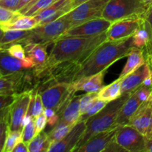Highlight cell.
Here are the masks:
<instances>
[{"label": "cell", "instance_id": "6da1fadb", "mask_svg": "<svg viewBox=\"0 0 152 152\" xmlns=\"http://www.w3.org/2000/svg\"><path fill=\"white\" fill-rule=\"evenodd\" d=\"M133 47L132 37L116 41L107 40L98 46L86 61L73 69L59 82L73 83L82 77L105 71L117 60L128 56Z\"/></svg>", "mask_w": 152, "mask_h": 152}, {"label": "cell", "instance_id": "7a4b0ae2", "mask_svg": "<svg viewBox=\"0 0 152 152\" xmlns=\"http://www.w3.org/2000/svg\"><path fill=\"white\" fill-rule=\"evenodd\" d=\"M129 96L130 94H122V96L116 100L108 102L106 106L97 114L88 119L86 132L74 152L77 151L78 148L83 146L94 135L118 126L116 124L117 115L120 108Z\"/></svg>", "mask_w": 152, "mask_h": 152}, {"label": "cell", "instance_id": "3957f363", "mask_svg": "<svg viewBox=\"0 0 152 152\" xmlns=\"http://www.w3.org/2000/svg\"><path fill=\"white\" fill-rule=\"evenodd\" d=\"M146 13L142 0H109L102 17L114 22L129 18H144Z\"/></svg>", "mask_w": 152, "mask_h": 152}, {"label": "cell", "instance_id": "277c9868", "mask_svg": "<svg viewBox=\"0 0 152 152\" xmlns=\"http://www.w3.org/2000/svg\"><path fill=\"white\" fill-rule=\"evenodd\" d=\"M71 24L63 16L45 25H37L30 30L29 35L22 43L27 44L51 45L59 38L68 29L71 28Z\"/></svg>", "mask_w": 152, "mask_h": 152}, {"label": "cell", "instance_id": "5b68a950", "mask_svg": "<svg viewBox=\"0 0 152 152\" xmlns=\"http://www.w3.org/2000/svg\"><path fill=\"white\" fill-rule=\"evenodd\" d=\"M76 92L72 83L59 82L50 85L40 94L45 108H52L59 115Z\"/></svg>", "mask_w": 152, "mask_h": 152}, {"label": "cell", "instance_id": "8992f818", "mask_svg": "<svg viewBox=\"0 0 152 152\" xmlns=\"http://www.w3.org/2000/svg\"><path fill=\"white\" fill-rule=\"evenodd\" d=\"M108 1L109 0H88L62 16L70 22L72 28L91 19L102 17V12Z\"/></svg>", "mask_w": 152, "mask_h": 152}, {"label": "cell", "instance_id": "52a82bcc", "mask_svg": "<svg viewBox=\"0 0 152 152\" xmlns=\"http://www.w3.org/2000/svg\"><path fill=\"white\" fill-rule=\"evenodd\" d=\"M115 140L126 151L145 152V136L131 125L119 126Z\"/></svg>", "mask_w": 152, "mask_h": 152}, {"label": "cell", "instance_id": "ba28073f", "mask_svg": "<svg viewBox=\"0 0 152 152\" xmlns=\"http://www.w3.org/2000/svg\"><path fill=\"white\" fill-rule=\"evenodd\" d=\"M32 94L33 91H26L17 94L9 112V130L22 132V121L28 112Z\"/></svg>", "mask_w": 152, "mask_h": 152}, {"label": "cell", "instance_id": "9c48e42d", "mask_svg": "<svg viewBox=\"0 0 152 152\" xmlns=\"http://www.w3.org/2000/svg\"><path fill=\"white\" fill-rule=\"evenodd\" d=\"M112 22L102 17L91 19L67 30L59 39L66 37H88L98 36L106 32Z\"/></svg>", "mask_w": 152, "mask_h": 152}, {"label": "cell", "instance_id": "30bf717a", "mask_svg": "<svg viewBox=\"0 0 152 152\" xmlns=\"http://www.w3.org/2000/svg\"><path fill=\"white\" fill-rule=\"evenodd\" d=\"M86 126L87 120H79L61 140L50 145L48 152L75 151L77 145L86 132Z\"/></svg>", "mask_w": 152, "mask_h": 152}, {"label": "cell", "instance_id": "8fae6325", "mask_svg": "<svg viewBox=\"0 0 152 152\" xmlns=\"http://www.w3.org/2000/svg\"><path fill=\"white\" fill-rule=\"evenodd\" d=\"M142 18H129L112 22L107 31V40L116 41L132 37L140 28Z\"/></svg>", "mask_w": 152, "mask_h": 152}, {"label": "cell", "instance_id": "7c38bea8", "mask_svg": "<svg viewBox=\"0 0 152 152\" xmlns=\"http://www.w3.org/2000/svg\"><path fill=\"white\" fill-rule=\"evenodd\" d=\"M129 125L133 126L145 137L152 132V99L142 102L129 120Z\"/></svg>", "mask_w": 152, "mask_h": 152}, {"label": "cell", "instance_id": "4fadbf2b", "mask_svg": "<svg viewBox=\"0 0 152 152\" xmlns=\"http://www.w3.org/2000/svg\"><path fill=\"white\" fill-rule=\"evenodd\" d=\"M118 126L100 132L92 137L76 152H105L108 145L115 138Z\"/></svg>", "mask_w": 152, "mask_h": 152}, {"label": "cell", "instance_id": "5bb4252c", "mask_svg": "<svg viewBox=\"0 0 152 152\" xmlns=\"http://www.w3.org/2000/svg\"><path fill=\"white\" fill-rule=\"evenodd\" d=\"M33 68L34 64L30 58L21 60L10 55L7 50H0V76L21 72Z\"/></svg>", "mask_w": 152, "mask_h": 152}, {"label": "cell", "instance_id": "9a60e30c", "mask_svg": "<svg viewBox=\"0 0 152 152\" xmlns=\"http://www.w3.org/2000/svg\"><path fill=\"white\" fill-rule=\"evenodd\" d=\"M70 3L71 0H57L33 17L35 18L38 25L53 22L71 11Z\"/></svg>", "mask_w": 152, "mask_h": 152}, {"label": "cell", "instance_id": "2e32d148", "mask_svg": "<svg viewBox=\"0 0 152 152\" xmlns=\"http://www.w3.org/2000/svg\"><path fill=\"white\" fill-rule=\"evenodd\" d=\"M152 72L147 62L142 66L121 79L122 94H131L142 85L144 80Z\"/></svg>", "mask_w": 152, "mask_h": 152}, {"label": "cell", "instance_id": "e0dca14e", "mask_svg": "<svg viewBox=\"0 0 152 152\" xmlns=\"http://www.w3.org/2000/svg\"><path fill=\"white\" fill-rule=\"evenodd\" d=\"M26 56L31 59L34 64V74L36 77L44 71L47 64L48 54L46 50L48 45L27 44L23 45Z\"/></svg>", "mask_w": 152, "mask_h": 152}, {"label": "cell", "instance_id": "ac0fdd59", "mask_svg": "<svg viewBox=\"0 0 152 152\" xmlns=\"http://www.w3.org/2000/svg\"><path fill=\"white\" fill-rule=\"evenodd\" d=\"M105 71L106 70L94 75L79 79L78 80L72 83L74 89L76 91H83L86 93L98 92L103 87V80Z\"/></svg>", "mask_w": 152, "mask_h": 152}, {"label": "cell", "instance_id": "d6986e66", "mask_svg": "<svg viewBox=\"0 0 152 152\" xmlns=\"http://www.w3.org/2000/svg\"><path fill=\"white\" fill-rule=\"evenodd\" d=\"M24 71L5 76H0V96L17 94L18 91L23 84Z\"/></svg>", "mask_w": 152, "mask_h": 152}, {"label": "cell", "instance_id": "ffe728a7", "mask_svg": "<svg viewBox=\"0 0 152 152\" xmlns=\"http://www.w3.org/2000/svg\"><path fill=\"white\" fill-rule=\"evenodd\" d=\"M82 95H74L69 102L65 105L63 110L59 114V121L74 126L80 118V99Z\"/></svg>", "mask_w": 152, "mask_h": 152}, {"label": "cell", "instance_id": "44dd1931", "mask_svg": "<svg viewBox=\"0 0 152 152\" xmlns=\"http://www.w3.org/2000/svg\"><path fill=\"white\" fill-rule=\"evenodd\" d=\"M142 103V102L138 98L136 91L131 94L119 111L116 120V124L118 126L129 124L131 117L136 112Z\"/></svg>", "mask_w": 152, "mask_h": 152}, {"label": "cell", "instance_id": "7402d4cb", "mask_svg": "<svg viewBox=\"0 0 152 152\" xmlns=\"http://www.w3.org/2000/svg\"><path fill=\"white\" fill-rule=\"evenodd\" d=\"M128 59L126 65L123 68V71L120 73L119 78L122 79L126 77L129 74H132L137 68L142 66L144 63H145V58L144 55L143 49L139 48L134 46L131 50L130 53L128 55Z\"/></svg>", "mask_w": 152, "mask_h": 152}, {"label": "cell", "instance_id": "603a6c76", "mask_svg": "<svg viewBox=\"0 0 152 152\" xmlns=\"http://www.w3.org/2000/svg\"><path fill=\"white\" fill-rule=\"evenodd\" d=\"M29 33L30 30H7L3 31L0 38V50H7L10 45L16 43L22 44L29 35Z\"/></svg>", "mask_w": 152, "mask_h": 152}, {"label": "cell", "instance_id": "cb8c5ba5", "mask_svg": "<svg viewBox=\"0 0 152 152\" xmlns=\"http://www.w3.org/2000/svg\"><path fill=\"white\" fill-rule=\"evenodd\" d=\"M152 40V32L149 25L145 18L135 34L132 36V42L134 47L143 49L148 42Z\"/></svg>", "mask_w": 152, "mask_h": 152}, {"label": "cell", "instance_id": "d4e9b609", "mask_svg": "<svg viewBox=\"0 0 152 152\" xmlns=\"http://www.w3.org/2000/svg\"><path fill=\"white\" fill-rule=\"evenodd\" d=\"M38 25L37 20L33 16H28L19 14L16 19L7 25H1L0 28L3 31L7 30H24L29 31Z\"/></svg>", "mask_w": 152, "mask_h": 152}, {"label": "cell", "instance_id": "484cf974", "mask_svg": "<svg viewBox=\"0 0 152 152\" xmlns=\"http://www.w3.org/2000/svg\"><path fill=\"white\" fill-rule=\"evenodd\" d=\"M121 79L118 78L111 84L103 86L98 91V98L102 100L110 102L116 100L122 96L121 93Z\"/></svg>", "mask_w": 152, "mask_h": 152}, {"label": "cell", "instance_id": "4316f807", "mask_svg": "<svg viewBox=\"0 0 152 152\" xmlns=\"http://www.w3.org/2000/svg\"><path fill=\"white\" fill-rule=\"evenodd\" d=\"M51 145V141L48 137V133L40 132L36 135L32 140L28 143V152H47Z\"/></svg>", "mask_w": 152, "mask_h": 152}, {"label": "cell", "instance_id": "83f0119b", "mask_svg": "<svg viewBox=\"0 0 152 152\" xmlns=\"http://www.w3.org/2000/svg\"><path fill=\"white\" fill-rule=\"evenodd\" d=\"M72 127V126L58 121V123L53 126V129L48 133L49 139L51 141V144L61 140L69 132Z\"/></svg>", "mask_w": 152, "mask_h": 152}, {"label": "cell", "instance_id": "f1b7e54d", "mask_svg": "<svg viewBox=\"0 0 152 152\" xmlns=\"http://www.w3.org/2000/svg\"><path fill=\"white\" fill-rule=\"evenodd\" d=\"M44 109L45 107L40 93H39V91H33L32 99L30 104L28 114L31 115L33 118H36L40 114H43Z\"/></svg>", "mask_w": 152, "mask_h": 152}, {"label": "cell", "instance_id": "f546056e", "mask_svg": "<svg viewBox=\"0 0 152 152\" xmlns=\"http://www.w3.org/2000/svg\"><path fill=\"white\" fill-rule=\"evenodd\" d=\"M17 94L10 96H0V123L8 121L10 106L14 102Z\"/></svg>", "mask_w": 152, "mask_h": 152}, {"label": "cell", "instance_id": "4dcf8cb0", "mask_svg": "<svg viewBox=\"0 0 152 152\" xmlns=\"http://www.w3.org/2000/svg\"><path fill=\"white\" fill-rule=\"evenodd\" d=\"M22 140V132L7 130L3 152H12L16 144Z\"/></svg>", "mask_w": 152, "mask_h": 152}, {"label": "cell", "instance_id": "1f68e13d", "mask_svg": "<svg viewBox=\"0 0 152 152\" xmlns=\"http://www.w3.org/2000/svg\"><path fill=\"white\" fill-rule=\"evenodd\" d=\"M108 103V102H107L106 101L102 100V99L97 98V99L94 102V103L92 104L91 106L89 108V109L88 110L87 112H86L84 114H82V115L80 116V120H87L88 119L90 118L91 117H92V116L95 115V114H97L98 112H99L102 108H104L106 106V105Z\"/></svg>", "mask_w": 152, "mask_h": 152}, {"label": "cell", "instance_id": "d6a6232c", "mask_svg": "<svg viewBox=\"0 0 152 152\" xmlns=\"http://www.w3.org/2000/svg\"><path fill=\"white\" fill-rule=\"evenodd\" d=\"M98 98V92H91L86 93V94L82 95L80 99V114H84L87 112L92 104ZM80 115V116H81Z\"/></svg>", "mask_w": 152, "mask_h": 152}, {"label": "cell", "instance_id": "836d02e7", "mask_svg": "<svg viewBox=\"0 0 152 152\" xmlns=\"http://www.w3.org/2000/svg\"><path fill=\"white\" fill-rule=\"evenodd\" d=\"M57 0H39L37 1L32 7L28 9V11L25 13V16H34L38 14L39 12L45 9L46 7H48L49 5L53 3Z\"/></svg>", "mask_w": 152, "mask_h": 152}, {"label": "cell", "instance_id": "e575fe53", "mask_svg": "<svg viewBox=\"0 0 152 152\" xmlns=\"http://www.w3.org/2000/svg\"><path fill=\"white\" fill-rule=\"evenodd\" d=\"M37 135L36 134V128L34 120L33 119L29 123L25 126L22 130V140L28 145L30 142L33 140V138Z\"/></svg>", "mask_w": 152, "mask_h": 152}, {"label": "cell", "instance_id": "d590c367", "mask_svg": "<svg viewBox=\"0 0 152 152\" xmlns=\"http://www.w3.org/2000/svg\"><path fill=\"white\" fill-rule=\"evenodd\" d=\"M20 13L18 12L13 11L0 6V26L9 24Z\"/></svg>", "mask_w": 152, "mask_h": 152}, {"label": "cell", "instance_id": "8d00e7d4", "mask_svg": "<svg viewBox=\"0 0 152 152\" xmlns=\"http://www.w3.org/2000/svg\"><path fill=\"white\" fill-rule=\"evenodd\" d=\"M6 50H7L10 55L21 60H26L28 59L25 48L23 45L21 43H16V44L12 45Z\"/></svg>", "mask_w": 152, "mask_h": 152}, {"label": "cell", "instance_id": "74e56055", "mask_svg": "<svg viewBox=\"0 0 152 152\" xmlns=\"http://www.w3.org/2000/svg\"><path fill=\"white\" fill-rule=\"evenodd\" d=\"M135 91H136L138 98L142 102H147L152 99V88L151 87L141 86Z\"/></svg>", "mask_w": 152, "mask_h": 152}, {"label": "cell", "instance_id": "f35d334b", "mask_svg": "<svg viewBox=\"0 0 152 152\" xmlns=\"http://www.w3.org/2000/svg\"><path fill=\"white\" fill-rule=\"evenodd\" d=\"M44 114L47 118V124L50 126H54L58 123L59 120V117L57 113L53 109L50 108H45Z\"/></svg>", "mask_w": 152, "mask_h": 152}, {"label": "cell", "instance_id": "ab89813d", "mask_svg": "<svg viewBox=\"0 0 152 152\" xmlns=\"http://www.w3.org/2000/svg\"><path fill=\"white\" fill-rule=\"evenodd\" d=\"M34 123H35L36 134H38L40 132H43L45 129V126L47 125V118L43 113L36 118H34Z\"/></svg>", "mask_w": 152, "mask_h": 152}, {"label": "cell", "instance_id": "60d3db41", "mask_svg": "<svg viewBox=\"0 0 152 152\" xmlns=\"http://www.w3.org/2000/svg\"><path fill=\"white\" fill-rule=\"evenodd\" d=\"M19 1L20 0H0V6L13 11L17 12Z\"/></svg>", "mask_w": 152, "mask_h": 152}, {"label": "cell", "instance_id": "b9f144b4", "mask_svg": "<svg viewBox=\"0 0 152 152\" xmlns=\"http://www.w3.org/2000/svg\"><path fill=\"white\" fill-rule=\"evenodd\" d=\"M145 61L148 63L152 71V40L149 42L143 48Z\"/></svg>", "mask_w": 152, "mask_h": 152}, {"label": "cell", "instance_id": "7bdbcfd3", "mask_svg": "<svg viewBox=\"0 0 152 152\" xmlns=\"http://www.w3.org/2000/svg\"><path fill=\"white\" fill-rule=\"evenodd\" d=\"M12 152H28V145L25 143L22 140L19 141L14 148L13 149Z\"/></svg>", "mask_w": 152, "mask_h": 152}, {"label": "cell", "instance_id": "ee69618b", "mask_svg": "<svg viewBox=\"0 0 152 152\" xmlns=\"http://www.w3.org/2000/svg\"><path fill=\"white\" fill-rule=\"evenodd\" d=\"M145 152H152V134L145 137Z\"/></svg>", "mask_w": 152, "mask_h": 152}, {"label": "cell", "instance_id": "f6af8a7d", "mask_svg": "<svg viewBox=\"0 0 152 152\" xmlns=\"http://www.w3.org/2000/svg\"><path fill=\"white\" fill-rule=\"evenodd\" d=\"M8 130V121H4L0 123V137L7 133Z\"/></svg>", "mask_w": 152, "mask_h": 152}, {"label": "cell", "instance_id": "bcb514c9", "mask_svg": "<svg viewBox=\"0 0 152 152\" xmlns=\"http://www.w3.org/2000/svg\"><path fill=\"white\" fill-rule=\"evenodd\" d=\"M37 1H39V0H31V1H30L28 4H27V5H25V7H22L21 10H19V11H18V13H19L20 14H22V15L25 14V13L28 11V9H29L31 7H32V6L34 5V4H35Z\"/></svg>", "mask_w": 152, "mask_h": 152}, {"label": "cell", "instance_id": "7dc6e473", "mask_svg": "<svg viewBox=\"0 0 152 152\" xmlns=\"http://www.w3.org/2000/svg\"><path fill=\"white\" fill-rule=\"evenodd\" d=\"M88 1V0H71V3H70V6H71V10L77 7V6L80 5L83 3L86 2V1Z\"/></svg>", "mask_w": 152, "mask_h": 152}, {"label": "cell", "instance_id": "c3c4849f", "mask_svg": "<svg viewBox=\"0 0 152 152\" xmlns=\"http://www.w3.org/2000/svg\"><path fill=\"white\" fill-rule=\"evenodd\" d=\"M144 18H145V19H146L147 22H148V25H149L150 28H151V32H152V8L151 9V10H149L148 12H147L146 14H145V17Z\"/></svg>", "mask_w": 152, "mask_h": 152}, {"label": "cell", "instance_id": "681fc988", "mask_svg": "<svg viewBox=\"0 0 152 152\" xmlns=\"http://www.w3.org/2000/svg\"><path fill=\"white\" fill-rule=\"evenodd\" d=\"M7 133H5L4 134H3L2 136L0 137V152H3L4 143H5V140H6V136H7Z\"/></svg>", "mask_w": 152, "mask_h": 152}, {"label": "cell", "instance_id": "f907efd6", "mask_svg": "<svg viewBox=\"0 0 152 152\" xmlns=\"http://www.w3.org/2000/svg\"><path fill=\"white\" fill-rule=\"evenodd\" d=\"M31 1V0H20V1H19V6H18L17 12L19 11V10H21L22 7H25V5H27V4H28V3H29Z\"/></svg>", "mask_w": 152, "mask_h": 152}, {"label": "cell", "instance_id": "816d5d0a", "mask_svg": "<svg viewBox=\"0 0 152 152\" xmlns=\"http://www.w3.org/2000/svg\"><path fill=\"white\" fill-rule=\"evenodd\" d=\"M145 7H146L147 12L152 8V0H142Z\"/></svg>", "mask_w": 152, "mask_h": 152}, {"label": "cell", "instance_id": "f5cc1de1", "mask_svg": "<svg viewBox=\"0 0 152 152\" xmlns=\"http://www.w3.org/2000/svg\"><path fill=\"white\" fill-rule=\"evenodd\" d=\"M2 34H3V31L2 30H1V28H0V38H1V35H2Z\"/></svg>", "mask_w": 152, "mask_h": 152}, {"label": "cell", "instance_id": "db71d44e", "mask_svg": "<svg viewBox=\"0 0 152 152\" xmlns=\"http://www.w3.org/2000/svg\"><path fill=\"white\" fill-rule=\"evenodd\" d=\"M151 134H152V132H151Z\"/></svg>", "mask_w": 152, "mask_h": 152}]
</instances>
